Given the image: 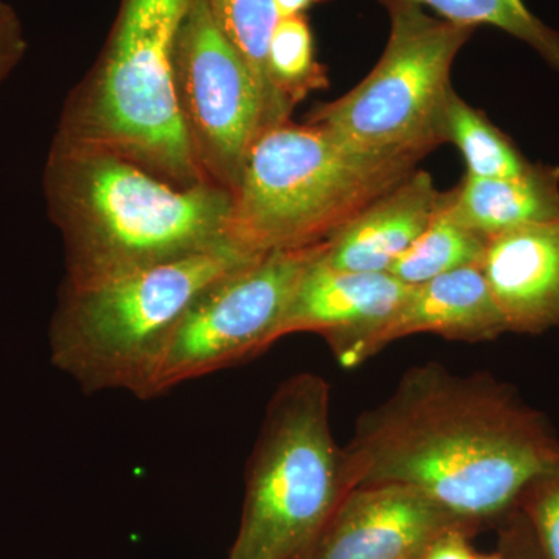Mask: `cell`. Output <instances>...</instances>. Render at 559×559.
Returning a JSON list of instances; mask_svg holds the SVG:
<instances>
[{
    "label": "cell",
    "mask_w": 559,
    "mask_h": 559,
    "mask_svg": "<svg viewBox=\"0 0 559 559\" xmlns=\"http://www.w3.org/2000/svg\"><path fill=\"white\" fill-rule=\"evenodd\" d=\"M344 450L349 489L414 487L463 522L520 502L559 457L547 419L488 374L414 367L389 399L364 412Z\"/></svg>",
    "instance_id": "6da1fadb"
},
{
    "label": "cell",
    "mask_w": 559,
    "mask_h": 559,
    "mask_svg": "<svg viewBox=\"0 0 559 559\" xmlns=\"http://www.w3.org/2000/svg\"><path fill=\"white\" fill-rule=\"evenodd\" d=\"M47 207L66 248V282L112 277L231 242L234 194L176 186L127 157L55 139Z\"/></svg>",
    "instance_id": "7a4b0ae2"
},
{
    "label": "cell",
    "mask_w": 559,
    "mask_h": 559,
    "mask_svg": "<svg viewBox=\"0 0 559 559\" xmlns=\"http://www.w3.org/2000/svg\"><path fill=\"white\" fill-rule=\"evenodd\" d=\"M189 5L121 0L100 60L73 92L55 139L119 154L176 186L210 183L176 94V40Z\"/></svg>",
    "instance_id": "3957f363"
},
{
    "label": "cell",
    "mask_w": 559,
    "mask_h": 559,
    "mask_svg": "<svg viewBox=\"0 0 559 559\" xmlns=\"http://www.w3.org/2000/svg\"><path fill=\"white\" fill-rule=\"evenodd\" d=\"M425 156L355 150L311 121L267 128L234 191L229 240L252 255L325 241Z\"/></svg>",
    "instance_id": "277c9868"
},
{
    "label": "cell",
    "mask_w": 559,
    "mask_h": 559,
    "mask_svg": "<svg viewBox=\"0 0 559 559\" xmlns=\"http://www.w3.org/2000/svg\"><path fill=\"white\" fill-rule=\"evenodd\" d=\"M257 257L227 242L112 277L64 282L50 325L51 362L86 392L127 390L142 399L187 308Z\"/></svg>",
    "instance_id": "5b68a950"
},
{
    "label": "cell",
    "mask_w": 559,
    "mask_h": 559,
    "mask_svg": "<svg viewBox=\"0 0 559 559\" xmlns=\"http://www.w3.org/2000/svg\"><path fill=\"white\" fill-rule=\"evenodd\" d=\"M345 495L329 382L314 373L294 374L272 396L261 426L229 559H299Z\"/></svg>",
    "instance_id": "8992f818"
},
{
    "label": "cell",
    "mask_w": 559,
    "mask_h": 559,
    "mask_svg": "<svg viewBox=\"0 0 559 559\" xmlns=\"http://www.w3.org/2000/svg\"><path fill=\"white\" fill-rule=\"evenodd\" d=\"M382 3L390 35L380 61L355 90L320 106L308 121L355 150L428 154L444 143L452 64L476 28L430 16L404 0Z\"/></svg>",
    "instance_id": "52a82bcc"
},
{
    "label": "cell",
    "mask_w": 559,
    "mask_h": 559,
    "mask_svg": "<svg viewBox=\"0 0 559 559\" xmlns=\"http://www.w3.org/2000/svg\"><path fill=\"white\" fill-rule=\"evenodd\" d=\"M323 242L264 253L202 290L171 331L142 400L270 348Z\"/></svg>",
    "instance_id": "ba28073f"
},
{
    "label": "cell",
    "mask_w": 559,
    "mask_h": 559,
    "mask_svg": "<svg viewBox=\"0 0 559 559\" xmlns=\"http://www.w3.org/2000/svg\"><path fill=\"white\" fill-rule=\"evenodd\" d=\"M176 94L198 165L210 183H240L253 142L270 128L263 94L202 0H190L175 55Z\"/></svg>",
    "instance_id": "9c48e42d"
},
{
    "label": "cell",
    "mask_w": 559,
    "mask_h": 559,
    "mask_svg": "<svg viewBox=\"0 0 559 559\" xmlns=\"http://www.w3.org/2000/svg\"><path fill=\"white\" fill-rule=\"evenodd\" d=\"M462 524L417 488L366 485L349 489L299 559H417L433 540Z\"/></svg>",
    "instance_id": "30bf717a"
},
{
    "label": "cell",
    "mask_w": 559,
    "mask_h": 559,
    "mask_svg": "<svg viewBox=\"0 0 559 559\" xmlns=\"http://www.w3.org/2000/svg\"><path fill=\"white\" fill-rule=\"evenodd\" d=\"M419 333L465 342L492 341L509 333L480 264L412 286L395 312L337 360L353 369L392 342Z\"/></svg>",
    "instance_id": "8fae6325"
},
{
    "label": "cell",
    "mask_w": 559,
    "mask_h": 559,
    "mask_svg": "<svg viewBox=\"0 0 559 559\" xmlns=\"http://www.w3.org/2000/svg\"><path fill=\"white\" fill-rule=\"evenodd\" d=\"M320 255L312 261L294 293L280 323L278 340L305 331L319 333L340 359L395 312L412 286L404 285L389 272L333 270Z\"/></svg>",
    "instance_id": "7c38bea8"
},
{
    "label": "cell",
    "mask_w": 559,
    "mask_h": 559,
    "mask_svg": "<svg viewBox=\"0 0 559 559\" xmlns=\"http://www.w3.org/2000/svg\"><path fill=\"white\" fill-rule=\"evenodd\" d=\"M480 270L509 331L559 325V219L488 238Z\"/></svg>",
    "instance_id": "4fadbf2b"
},
{
    "label": "cell",
    "mask_w": 559,
    "mask_h": 559,
    "mask_svg": "<svg viewBox=\"0 0 559 559\" xmlns=\"http://www.w3.org/2000/svg\"><path fill=\"white\" fill-rule=\"evenodd\" d=\"M432 176L414 171L360 210L323 242L320 260L333 270L389 272L443 207Z\"/></svg>",
    "instance_id": "5bb4252c"
},
{
    "label": "cell",
    "mask_w": 559,
    "mask_h": 559,
    "mask_svg": "<svg viewBox=\"0 0 559 559\" xmlns=\"http://www.w3.org/2000/svg\"><path fill=\"white\" fill-rule=\"evenodd\" d=\"M455 223L491 238L502 231L559 219V168L533 165L516 178L465 179L447 193Z\"/></svg>",
    "instance_id": "9a60e30c"
},
{
    "label": "cell",
    "mask_w": 559,
    "mask_h": 559,
    "mask_svg": "<svg viewBox=\"0 0 559 559\" xmlns=\"http://www.w3.org/2000/svg\"><path fill=\"white\" fill-rule=\"evenodd\" d=\"M219 31L255 76L270 128L288 121L290 109L272 86L267 53L275 25L280 20L274 0H202Z\"/></svg>",
    "instance_id": "2e32d148"
},
{
    "label": "cell",
    "mask_w": 559,
    "mask_h": 559,
    "mask_svg": "<svg viewBox=\"0 0 559 559\" xmlns=\"http://www.w3.org/2000/svg\"><path fill=\"white\" fill-rule=\"evenodd\" d=\"M441 135L444 142L457 146L471 178H516L532 167L513 142L484 114L463 102L454 90L444 105Z\"/></svg>",
    "instance_id": "e0dca14e"
},
{
    "label": "cell",
    "mask_w": 559,
    "mask_h": 559,
    "mask_svg": "<svg viewBox=\"0 0 559 559\" xmlns=\"http://www.w3.org/2000/svg\"><path fill=\"white\" fill-rule=\"evenodd\" d=\"M487 241L484 235L455 223L443 204L426 230L392 264L389 274L404 285H421L448 272L480 264Z\"/></svg>",
    "instance_id": "ac0fdd59"
},
{
    "label": "cell",
    "mask_w": 559,
    "mask_h": 559,
    "mask_svg": "<svg viewBox=\"0 0 559 559\" xmlns=\"http://www.w3.org/2000/svg\"><path fill=\"white\" fill-rule=\"evenodd\" d=\"M437 11L441 20L477 28L491 25L538 51L559 70V33L532 13L524 0H404Z\"/></svg>",
    "instance_id": "d6986e66"
},
{
    "label": "cell",
    "mask_w": 559,
    "mask_h": 559,
    "mask_svg": "<svg viewBox=\"0 0 559 559\" xmlns=\"http://www.w3.org/2000/svg\"><path fill=\"white\" fill-rule=\"evenodd\" d=\"M272 86L290 109L311 91L329 84L326 72L316 60L314 38L305 14L280 17L267 53Z\"/></svg>",
    "instance_id": "ffe728a7"
},
{
    "label": "cell",
    "mask_w": 559,
    "mask_h": 559,
    "mask_svg": "<svg viewBox=\"0 0 559 559\" xmlns=\"http://www.w3.org/2000/svg\"><path fill=\"white\" fill-rule=\"evenodd\" d=\"M540 559H559V457L521 496Z\"/></svg>",
    "instance_id": "44dd1931"
},
{
    "label": "cell",
    "mask_w": 559,
    "mask_h": 559,
    "mask_svg": "<svg viewBox=\"0 0 559 559\" xmlns=\"http://www.w3.org/2000/svg\"><path fill=\"white\" fill-rule=\"evenodd\" d=\"M24 31L14 10L0 0V83L16 68L24 57Z\"/></svg>",
    "instance_id": "7402d4cb"
},
{
    "label": "cell",
    "mask_w": 559,
    "mask_h": 559,
    "mask_svg": "<svg viewBox=\"0 0 559 559\" xmlns=\"http://www.w3.org/2000/svg\"><path fill=\"white\" fill-rule=\"evenodd\" d=\"M417 559H476L462 527L448 530Z\"/></svg>",
    "instance_id": "603a6c76"
},
{
    "label": "cell",
    "mask_w": 559,
    "mask_h": 559,
    "mask_svg": "<svg viewBox=\"0 0 559 559\" xmlns=\"http://www.w3.org/2000/svg\"><path fill=\"white\" fill-rule=\"evenodd\" d=\"M280 17L297 16L325 0H274Z\"/></svg>",
    "instance_id": "cb8c5ba5"
},
{
    "label": "cell",
    "mask_w": 559,
    "mask_h": 559,
    "mask_svg": "<svg viewBox=\"0 0 559 559\" xmlns=\"http://www.w3.org/2000/svg\"><path fill=\"white\" fill-rule=\"evenodd\" d=\"M476 559H502V558H499V557H477V555H476Z\"/></svg>",
    "instance_id": "d4e9b609"
}]
</instances>
